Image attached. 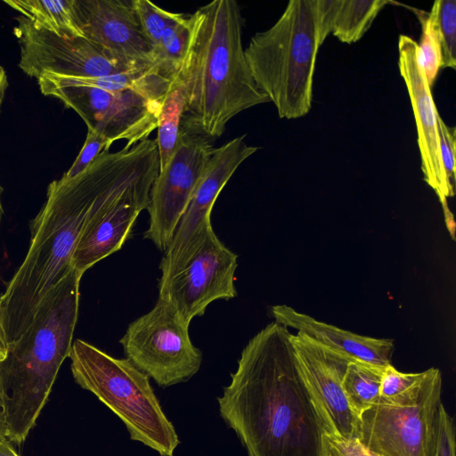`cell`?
Returning <instances> with one entry per match:
<instances>
[{"instance_id": "6da1fadb", "label": "cell", "mask_w": 456, "mask_h": 456, "mask_svg": "<svg viewBox=\"0 0 456 456\" xmlns=\"http://www.w3.org/2000/svg\"><path fill=\"white\" fill-rule=\"evenodd\" d=\"M289 329L276 322L243 348L219 412L248 456H326L332 434L299 368Z\"/></svg>"}, {"instance_id": "7a4b0ae2", "label": "cell", "mask_w": 456, "mask_h": 456, "mask_svg": "<svg viewBox=\"0 0 456 456\" xmlns=\"http://www.w3.org/2000/svg\"><path fill=\"white\" fill-rule=\"evenodd\" d=\"M124 153V148L102 151L81 174L72 178L63 175L48 185L46 200L31 223L29 248L0 297L8 346L28 328L40 302L72 269V255L89 211Z\"/></svg>"}, {"instance_id": "3957f363", "label": "cell", "mask_w": 456, "mask_h": 456, "mask_svg": "<svg viewBox=\"0 0 456 456\" xmlns=\"http://www.w3.org/2000/svg\"><path fill=\"white\" fill-rule=\"evenodd\" d=\"M190 19L178 72L186 85L181 129L212 140L222 136L233 117L269 99L256 86L245 58L238 3L215 0Z\"/></svg>"}, {"instance_id": "277c9868", "label": "cell", "mask_w": 456, "mask_h": 456, "mask_svg": "<svg viewBox=\"0 0 456 456\" xmlns=\"http://www.w3.org/2000/svg\"><path fill=\"white\" fill-rule=\"evenodd\" d=\"M81 278L72 268L45 296L0 362L5 437L10 442H24L48 400L61 363L69 356Z\"/></svg>"}, {"instance_id": "5b68a950", "label": "cell", "mask_w": 456, "mask_h": 456, "mask_svg": "<svg viewBox=\"0 0 456 456\" xmlns=\"http://www.w3.org/2000/svg\"><path fill=\"white\" fill-rule=\"evenodd\" d=\"M322 45L316 0H291L278 20L256 33L244 49L256 86L281 118L296 119L310 111Z\"/></svg>"}, {"instance_id": "8992f818", "label": "cell", "mask_w": 456, "mask_h": 456, "mask_svg": "<svg viewBox=\"0 0 456 456\" xmlns=\"http://www.w3.org/2000/svg\"><path fill=\"white\" fill-rule=\"evenodd\" d=\"M69 357L75 381L123 421L132 440L173 456L179 438L145 373L82 339L73 342Z\"/></svg>"}, {"instance_id": "52a82bcc", "label": "cell", "mask_w": 456, "mask_h": 456, "mask_svg": "<svg viewBox=\"0 0 456 456\" xmlns=\"http://www.w3.org/2000/svg\"><path fill=\"white\" fill-rule=\"evenodd\" d=\"M442 384L432 367L402 394L379 396L358 417L355 438L379 456H436Z\"/></svg>"}, {"instance_id": "ba28073f", "label": "cell", "mask_w": 456, "mask_h": 456, "mask_svg": "<svg viewBox=\"0 0 456 456\" xmlns=\"http://www.w3.org/2000/svg\"><path fill=\"white\" fill-rule=\"evenodd\" d=\"M210 217L202 222L179 256L159 266L158 299L170 305L187 325L203 315L210 303L237 295L238 255L216 235Z\"/></svg>"}, {"instance_id": "9c48e42d", "label": "cell", "mask_w": 456, "mask_h": 456, "mask_svg": "<svg viewBox=\"0 0 456 456\" xmlns=\"http://www.w3.org/2000/svg\"><path fill=\"white\" fill-rule=\"evenodd\" d=\"M189 326L170 305L158 299L150 312L128 325L119 343L126 359L167 387L187 381L200 368L202 353L192 344Z\"/></svg>"}, {"instance_id": "30bf717a", "label": "cell", "mask_w": 456, "mask_h": 456, "mask_svg": "<svg viewBox=\"0 0 456 456\" xmlns=\"http://www.w3.org/2000/svg\"><path fill=\"white\" fill-rule=\"evenodd\" d=\"M40 92L57 98L84 120L87 130L103 136L109 146L126 140L131 147L157 129L163 100L133 90L109 92L94 87L65 86L45 77L37 79Z\"/></svg>"}, {"instance_id": "8fae6325", "label": "cell", "mask_w": 456, "mask_h": 456, "mask_svg": "<svg viewBox=\"0 0 456 456\" xmlns=\"http://www.w3.org/2000/svg\"><path fill=\"white\" fill-rule=\"evenodd\" d=\"M15 20L19 68L28 77H96L156 68L126 61L85 37L58 36L21 15Z\"/></svg>"}, {"instance_id": "7c38bea8", "label": "cell", "mask_w": 456, "mask_h": 456, "mask_svg": "<svg viewBox=\"0 0 456 456\" xmlns=\"http://www.w3.org/2000/svg\"><path fill=\"white\" fill-rule=\"evenodd\" d=\"M214 149L207 137L181 129L173 154L159 169L150 191L144 238L160 251L170 245Z\"/></svg>"}, {"instance_id": "4fadbf2b", "label": "cell", "mask_w": 456, "mask_h": 456, "mask_svg": "<svg viewBox=\"0 0 456 456\" xmlns=\"http://www.w3.org/2000/svg\"><path fill=\"white\" fill-rule=\"evenodd\" d=\"M398 67L413 111L417 127V141L424 181L436 192L441 204L454 196V189L447 181L444 169L437 116L431 87L428 85L419 44L411 37L401 35L398 39Z\"/></svg>"}, {"instance_id": "5bb4252c", "label": "cell", "mask_w": 456, "mask_h": 456, "mask_svg": "<svg viewBox=\"0 0 456 456\" xmlns=\"http://www.w3.org/2000/svg\"><path fill=\"white\" fill-rule=\"evenodd\" d=\"M291 342L304 379L331 433L345 439L355 438L357 417L342 387L353 360L302 332L292 334Z\"/></svg>"}, {"instance_id": "9a60e30c", "label": "cell", "mask_w": 456, "mask_h": 456, "mask_svg": "<svg viewBox=\"0 0 456 456\" xmlns=\"http://www.w3.org/2000/svg\"><path fill=\"white\" fill-rule=\"evenodd\" d=\"M82 35L115 55L143 67H156L153 47L144 36L134 0H73Z\"/></svg>"}, {"instance_id": "2e32d148", "label": "cell", "mask_w": 456, "mask_h": 456, "mask_svg": "<svg viewBox=\"0 0 456 456\" xmlns=\"http://www.w3.org/2000/svg\"><path fill=\"white\" fill-rule=\"evenodd\" d=\"M245 134L214 149L159 266L172 262L184 249L202 222L211 216L213 206L240 164L259 148L248 145Z\"/></svg>"}, {"instance_id": "e0dca14e", "label": "cell", "mask_w": 456, "mask_h": 456, "mask_svg": "<svg viewBox=\"0 0 456 456\" xmlns=\"http://www.w3.org/2000/svg\"><path fill=\"white\" fill-rule=\"evenodd\" d=\"M271 314L279 324L302 332L352 360L381 367L391 364L395 350L394 340L391 338H376L353 333L318 321L286 305L272 306Z\"/></svg>"}, {"instance_id": "ac0fdd59", "label": "cell", "mask_w": 456, "mask_h": 456, "mask_svg": "<svg viewBox=\"0 0 456 456\" xmlns=\"http://www.w3.org/2000/svg\"><path fill=\"white\" fill-rule=\"evenodd\" d=\"M36 25L61 37H84L77 25L73 0H4Z\"/></svg>"}, {"instance_id": "d6986e66", "label": "cell", "mask_w": 456, "mask_h": 456, "mask_svg": "<svg viewBox=\"0 0 456 456\" xmlns=\"http://www.w3.org/2000/svg\"><path fill=\"white\" fill-rule=\"evenodd\" d=\"M387 4L385 0H335L331 34L342 43L359 41Z\"/></svg>"}, {"instance_id": "ffe728a7", "label": "cell", "mask_w": 456, "mask_h": 456, "mask_svg": "<svg viewBox=\"0 0 456 456\" xmlns=\"http://www.w3.org/2000/svg\"><path fill=\"white\" fill-rule=\"evenodd\" d=\"M185 97V81L177 73L165 95L158 120L155 140L159 155V169L167 164L177 145Z\"/></svg>"}, {"instance_id": "44dd1931", "label": "cell", "mask_w": 456, "mask_h": 456, "mask_svg": "<svg viewBox=\"0 0 456 456\" xmlns=\"http://www.w3.org/2000/svg\"><path fill=\"white\" fill-rule=\"evenodd\" d=\"M384 369L354 360L348 363L342 387L347 403L357 419L379 398Z\"/></svg>"}, {"instance_id": "7402d4cb", "label": "cell", "mask_w": 456, "mask_h": 456, "mask_svg": "<svg viewBox=\"0 0 456 456\" xmlns=\"http://www.w3.org/2000/svg\"><path fill=\"white\" fill-rule=\"evenodd\" d=\"M190 32L191 19L184 15L166 28L154 47L156 68L164 77L174 79L179 72L187 50Z\"/></svg>"}, {"instance_id": "603a6c76", "label": "cell", "mask_w": 456, "mask_h": 456, "mask_svg": "<svg viewBox=\"0 0 456 456\" xmlns=\"http://www.w3.org/2000/svg\"><path fill=\"white\" fill-rule=\"evenodd\" d=\"M434 18L441 53V69L456 68V1L436 0L429 12Z\"/></svg>"}, {"instance_id": "cb8c5ba5", "label": "cell", "mask_w": 456, "mask_h": 456, "mask_svg": "<svg viewBox=\"0 0 456 456\" xmlns=\"http://www.w3.org/2000/svg\"><path fill=\"white\" fill-rule=\"evenodd\" d=\"M134 5L142 30L153 49L166 28L184 16L163 10L149 0H134Z\"/></svg>"}, {"instance_id": "d4e9b609", "label": "cell", "mask_w": 456, "mask_h": 456, "mask_svg": "<svg viewBox=\"0 0 456 456\" xmlns=\"http://www.w3.org/2000/svg\"><path fill=\"white\" fill-rule=\"evenodd\" d=\"M418 14L422 27L420 45H419L423 68L431 87L441 69V53L436 23L430 12Z\"/></svg>"}, {"instance_id": "484cf974", "label": "cell", "mask_w": 456, "mask_h": 456, "mask_svg": "<svg viewBox=\"0 0 456 456\" xmlns=\"http://www.w3.org/2000/svg\"><path fill=\"white\" fill-rule=\"evenodd\" d=\"M107 140L100 134L87 130L86 138L77 157L69 169L63 174L66 177L72 178L81 174L97 158L102 151H109Z\"/></svg>"}, {"instance_id": "4316f807", "label": "cell", "mask_w": 456, "mask_h": 456, "mask_svg": "<svg viewBox=\"0 0 456 456\" xmlns=\"http://www.w3.org/2000/svg\"><path fill=\"white\" fill-rule=\"evenodd\" d=\"M438 133L441 159L447 181L452 188L455 186V127L448 126L438 114Z\"/></svg>"}, {"instance_id": "83f0119b", "label": "cell", "mask_w": 456, "mask_h": 456, "mask_svg": "<svg viewBox=\"0 0 456 456\" xmlns=\"http://www.w3.org/2000/svg\"><path fill=\"white\" fill-rule=\"evenodd\" d=\"M421 373H403L397 370L392 363L386 366L381 378L379 396L391 398L402 394L419 381Z\"/></svg>"}, {"instance_id": "f1b7e54d", "label": "cell", "mask_w": 456, "mask_h": 456, "mask_svg": "<svg viewBox=\"0 0 456 456\" xmlns=\"http://www.w3.org/2000/svg\"><path fill=\"white\" fill-rule=\"evenodd\" d=\"M324 446L326 456H379L356 438L345 439L333 434L324 436Z\"/></svg>"}, {"instance_id": "f546056e", "label": "cell", "mask_w": 456, "mask_h": 456, "mask_svg": "<svg viewBox=\"0 0 456 456\" xmlns=\"http://www.w3.org/2000/svg\"><path fill=\"white\" fill-rule=\"evenodd\" d=\"M455 427L453 419L444 405L440 410L439 435L436 456H456Z\"/></svg>"}, {"instance_id": "4dcf8cb0", "label": "cell", "mask_w": 456, "mask_h": 456, "mask_svg": "<svg viewBox=\"0 0 456 456\" xmlns=\"http://www.w3.org/2000/svg\"><path fill=\"white\" fill-rule=\"evenodd\" d=\"M441 205H442L447 230L449 231V233H450L452 239L455 240V221H454L453 214L452 213L451 209L449 208L447 202L441 204Z\"/></svg>"}, {"instance_id": "1f68e13d", "label": "cell", "mask_w": 456, "mask_h": 456, "mask_svg": "<svg viewBox=\"0 0 456 456\" xmlns=\"http://www.w3.org/2000/svg\"><path fill=\"white\" fill-rule=\"evenodd\" d=\"M0 456H20L5 436H0Z\"/></svg>"}, {"instance_id": "d6a6232c", "label": "cell", "mask_w": 456, "mask_h": 456, "mask_svg": "<svg viewBox=\"0 0 456 456\" xmlns=\"http://www.w3.org/2000/svg\"><path fill=\"white\" fill-rule=\"evenodd\" d=\"M8 354V345L6 343L3 323H2V314H1V304H0V362H3Z\"/></svg>"}, {"instance_id": "836d02e7", "label": "cell", "mask_w": 456, "mask_h": 456, "mask_svg": "<svg viewBox=\"0 0 456 456\" xmlns=\"http://www.w3.org/2000/svg\"><path fill=\"white\" fill-rule=\"evenodd\" d=\"M8 87V78L4 69L0 65V113L2 103Z\"/></svg>"}, {"instance_id": "e575fe53", "label": "cell", "mask_w": 456, "mask_h": 456, "mask_svg": "<svg viewBox=\"0 0 456 456\" xmlns=\"http://www.w3.org/2000/svg\"><path fill=\"white\" fill-rule=\"evenodd\" d=\"M0 436H5V416L0 386Z\"/></svg>"}, {"instance_id": "d590c367", "label": "cell", "mask_w": 456, "mask_h": 456, "mask_svg": "<svg viewBox=\"0 0 456 456\" xmlns=\"http://www.w3.org/2000/svg\"><path fill=\"white\" fill-rule=\"evenodd\" d=\"M2 192H3V188L0 185V221H1V218H2V216H3V213H4L3 206H2V200H1Z\"/></svg>"}]
</instances>
